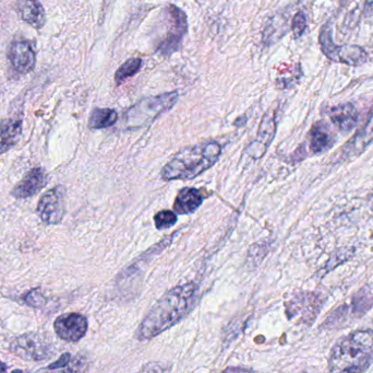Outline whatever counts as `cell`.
Masks as SVG:
<instances>
[{
	"instance_id": "obj_1",
	"label": "cell",
	"mask_w": 373,
	"mask_h": 373,
	"mask_svg": "<svg viewBox=\"0 0 373 373\" xmlns=\"http://www.w3.org/2000/svg\"><path fill=\"white\" fill-rule=\"evenodd\" d=\"M198 295V286L193 281L167 291L143 319L135 334L137 338L148 341L173 328L196 307Z\"/></svg>"
},
{
	"instance_id": "obj_2",
	"label": "cell",
	"mask_w": 373,
	"mask_h": 373,
	"mask_svg": "<svg viewBox=\"0 0 373 373\" xmlns=\"http://www.w3.org/2000/svg\"><path fill=\"white\" fill-rule=\"evenodd\" d=\"M222 148L215 142L187 147L178 152L162 170L164 181L191 180L213 167L220 159Z\"/></svg>"
},
{
	"instance_id": "obj_3",
	"label": "cell",
	"mask_w": 373,
	"mask_h": 373,
	"mask_svg": "<svg viewBox=\"0 0 373 373\" xmlns=\"http://www.w3.org/2000/svg\"><path fill=\"white\" fill-rule=\"evenodd\" d=\"M373 361V332L358 330L334 346L330 353L332 372H363Z\"/></svg>"
},
{
	"instance_id": "obj_4",
	"label": "cell",
	"mask_w": 373,
	"mask_h": 373,
	"mask_svg": "<svg viewBox=\"0 0 373 373\" xmlns=\"http://www.w3.org/2000/svg\"><path fill=\"white\" fill-rule=\"evenodd\" d=\"M178 98L179 94L177 91H172L160 96L142 98L125 112V127L129 129H137L146 126L151 122L158 119L160 114L169 111L178 101Z\"/></svg>"
},
{
	"instance_id": "obj_5",
	"label": "cell",
	"mask_w": 373,
	"mask_h": 373,
	"mask_svg": "<svg viewBox=\"0 0 373 373\" xmlns=\"http://www.w3.org/2000/svg\"><path fill=\"white\" fill-rule=\"evenodd\" d=\"M11 353L26 361H44L53 355V345L44 334L29 332L15 337L11 342Z\"/></svg>"
},
{
	"instance_id": "obj_6",
	"label": "cell",
	"mask_w": 373,
	"mask_h": 373,
	"mask_svg": "<svg viewBox=\"0 0 373 373\" xmlns=\"http://www.w3.org/2000/svg\"><path fill=\"white\" fill-rule=\"evenodd\" d=\"M321 50L324 55L336 63L346 64L349 66H360L366 63L368 54L363 51L360 46L357 45H336L332 38V28L330 24H326L322 28L319 36Z\"/></svg>"
},
{
	"instance_id": "obj_7",
	"label": "cell",
	"mask_w": 373,
	"mask_h": 373,
	"mask_svg": "<svg viewBox=\"0 0 373 373\" xmlns=\"http://www.w3.org/2000/svg\"><path fill=\"white\" fill-rule=\"evenodd\" d=\"M166 15H167L168 29L156 45V52L163 56L172 55L178 51L183 36L188 32L187 15L181 9L176 6L169 5L166 8Z\"/></svg>"
},
{
	"instance_id": "obj_8",
	"label": "cell",
	"mask_w": 373,
	"mask_h": 373,
	"mask_svg": "<svg viewBox=\"0 0 373 373\" xmlns=\"http://www.w3.org/2000/svg\"><path fill=\"white\" fill-rule=\"evenodd\" d=\"M65 189L56 186L40 196L36 207V214L47 226L59 225L65 216Z\"/></svg>"
},
{
	"instance_id": "obj_9",
	"label": "cell",
	"mask_w": 373,
	"mask_h": 373,
	"mask_svg": "<svg viewBox=\"0 0 373 373\" xmlns=\"http://www.w3.org/2000/svg\"><path fill=\"white\" fill-rule=\"evenodd\" d=\"M321 307L322 300L319 295L301 293L286 303V314L294 322L311 323L318 316Z\"/></svg>"
},
{
	"instance_id": "obj_10",
	"label": "cell",
	"mask_w": 373,
	"mask_h": 373,
	"mask_svg": "<svg viewBox=\"0 0 373 373\" xmlns=\"http://www.w3.org/2000/svg\"><path fill=\"white\" fill-rule=\"evenodd\" d=\"M54 330L58 337L68 343H77L88 332V320L79 313H68L58 316L54 322Z\"/></svg>"
},
{
	"instance_id": "obj_11",
	"label": "cell",
	"mask_w": 373,
	"mask_h": 373,
	"mask_svg": "<svg viewBox=\"0 0 373 373\" xmlns=\"http://www.w3.org/2000/svg\"><path fill=\"white\" fill-rule=\"evenodd\" d=\"M8 59L17 73H29L36 67V52L34 44L28 40H15L8 52Z\"/></svg>"
},
{
	"instance_id": "obj_12",
	"label": "cell",
	"mask_w": 373,
	"mask_h": 373,
	"mask_svg": "<svg viewBox=\"0 0 373 373\" xmlns=\"http://www.w3.org/2000/svg\"><path fill=\"white\" fill-rule=\"evenodd\" d=\"M47 173L44 168H33L11 189L10 195L17 200H26L40 192L47 185Z\"/></svg>"
},
{
	"instance_id": "obj_13",
	"label": "cell",
	"mask_w": 373,
	"mask_h": 373,
	"mask_svg": "<svg viewBox=\"0 0 373 373\" xmlns=\"http://www.w3.org/2000/svg\"><path fill=\"white\" fill-rule=\"evenodd\" d=\"M276 131V113L274 110H271L264 114V119L261 121L259 127L258 136L256 140L249 146L248 152L252 158L258 159L264 156L268 150V146L273 140Z\"/></svg>"
},
{
	"instance_id": "obj_14",
	"label": "cell",
	"mask_w": 373,
	"mask_h": 373,
	"mask_svg": "<svg viewBox=\"0 0 373 373\" xmlns=\"http://www.w3.org/2000/svg\"><path fill=\"white\" fill-rule=\"evenodd\" d=\"M373 142V110L366 124L359 129L358 133L342 149L341 156L347 159L351 156H359Z\"/></svg>"
},
{
	"instance_id": "obj_15",
	"label": "cell",
	"mask_w": 373,
	"mask_h": 373,
	"mask_svg": "<svg viewBox=\"0 0 373 373\" xmlns=\"http://www.w3.org/2000/svg\"><path fill=\"white\" fill-rule=\"evenodd\" d=\"M23 119L10 117L0 122V156L18 144L22 135Z\"/></svg>"
},
{
	"instance_id": "obj_16",
	"label": "cell",
	"mask_w": 373,
	"mask_h": 373,
	"mask_svg": "<svg viewBox=\"0 0 373 373\" xmlns=\"http://www.w3.org/2000/svg\"><path fill=\"white\" fill-rule=\"evenodd\" d=\"M332 123L341 131H351L358 122L359 114L353 104L345 103L334 106L328 112Z\"/></svg>"
},
{
	"instance_id": "obj_17",
	"label": "cell",
	"mask_w": 373,
	"mask_h": 373,
	"mask_svg": "<svg viewBox=\"0 0 373 373\" xmlns=\"http://www.w3.org/2000/svg\"><path fill=\"white\" fill-rule=\"evenodd\" d=\"M18 10L22 20L32 28L40 30L45 26V9L38 0H19Z\"/></svg>"
},
{
	"instance_id": "obj_18",
	"label": "cell",
	"mask_w": 373,
	"mask_h": 373,
	"mask_svg": "<svg viewBox=\"0 0 373 373\" xmlns=\"http://www.w3.org/2000/svg\"><path fill=\"white\" fill-rule=\"evenodd\" d=\"M203 203L200 191L193 187H185L178 193L174 203V210L178 214H188L196 212Z\"/></svg>"
},
{
	"instance_id": "obj_19",
	"label": "cell",
	"mask_w": 373,
	"mask_h": 373,
	"mask_svg": "<svg viewBox=\"0 0 373 373\" xmlns=\"http://www.w3.org/2000/svg\"><path fill=\"white\" fill-rule=\"evenodd\" d=\"M335 142V137L328 124L318 122L310 131V149L313 154L326 152Z\"/></svg>"
},
{
	"instance_id": "obj_20",
	"label": "cell",
	"mask_w": 373,
	"mask_h": 373,
	"mask_svg": "<svg viewBox=\"0 0 373 373\" xmlns=\"http://www.w3.org/2000/svg\"><path fill=\"white\" fill-rule=\"evenodd\" d=\"M118 114L113 109H94L89 119V127L91 129H103L113 126L117 122Z\"/></svg>"
},
{
	"instance_id": "obj_21",
	"label": "cell",
	"mask_w": 373,
	"mask_h": 373,
	"mask_svg": "<svg viewBox=\"0 0 373 373\" xmlns=\"http://www.w3.org/2000/svg\"><path fill=\"white\" fill-rule=\"evenodd\" d=\"M141 67H142V59L141 58H130L128 61H125L116 71V85L121 86L127 79L135 76V73L140 71Z\"/></svg>"
},
{
	"instance_id": "obj_22",
	"label": "cell",
	"mask_w": 373,
	"mask_h": 373,
	"mask_svg": "<svg viewBox=\"0 0 373 373\" xmlns=\"http://www.w3.org/2000/svg\"><path fill=\"white\" fill-rule=\"evenodd\" d=\"M373 305V288H363L353 300V313H365Z\"/></svg>"
},
{
	"instance_id": "obj_23",
	"label": "cell",
	"mask_w": 373,
	"mask_h": 373,
	"mask_svg": "<svg viewBox=\"0 0 373 373\" xmlns=\"http://www.w3.org/2000/svg\"><path fill=\"white\" fill-rule=\"evenodd\" d=\"M23 302L33 309H42L47 302V298L42 293L40 288L31 289L23 295Z\"/></svg>"
},
{
	"instance_id": "obj_24",
	"label": "cell",
	"mask_w": 373,
	"mask_h": 373,
	"mask_svg": "<svg viewBox=\"0 0 373 373\" xmlns=\"http://www.w3.org/2000/svg\"><path fill=\"white\" fill-rule=\"evenodd\" d=\"M177 221V216L171 210H163V212H158L154 217V222H155V227L158 230L168 229V228L173 227Z\"/></svg>"
},
{
	"instance_id": "obj_25",
	"label": "cell",
	"mask_w": 373,
	"mask_h": 373,
	"mask_svg": "<svg viewBox=\"0 0 373 373\" xmlns=\"http://www.w3.org/2000/svg\"><path fill=\"white\" fill-rule=\"evenodd\" d=\"M307 28L306 15L303 11H298L291 21V30L295 38H300Z\"/></svg>"
},
{
	"instance_id": "obj_26",
	"label": "cell",
	"mask_w": 373,
	"mask_h": 373,
	"mask_svg": "<svg viewBox=\"0 0 373 373\" xmlns=\"http://www.w3.org/2000/svg\"><path fill=\"white\" fill-rule=\"evenodd\" d=\"M71 360V355L69 353H63L61 356V358L56 360L55 363H52L50 366L46 367V370H61L69 365Z\"/></svg>"
},
{
	"instance_id": "obj_27",
	"label": "cell",
	"mask_w": 373,
	"mask_h": 373,
	"mask_svg": "<svg viewBox=\"0 0 373 373\" xmlns=\"http://www.w3.org/2000/svg\"><path fill=\"white\" fill-rule=\"evenodd\" d=\"M363 15L367 18L373 15V0H366L365 7H363Z\"/></svg>"
},
{
	"instance_id": "obj_28",
	"label": "cell",
	"mask_w": 373,
	"mask_h": 373,
	"mask_svg": "<svg viewBox=\"0 0 373 373\" xmlns=\"http://www.w3.org/2000/svg\"><path fill=\"white\" fill-rule=\"evenodd\" d=\"M8 370L7 365L0 361V372H6Z\"/></svg>"
}]
</instances>
